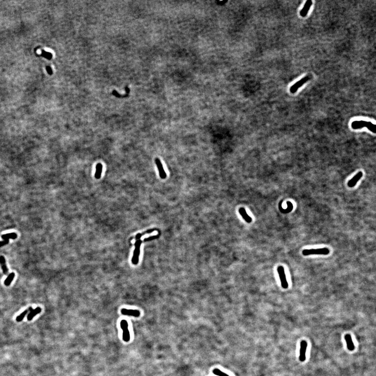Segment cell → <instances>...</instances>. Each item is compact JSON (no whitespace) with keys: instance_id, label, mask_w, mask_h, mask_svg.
<instances>
[{"instance_id":"cell-22","label":"cell","mask_w":376,"mask_h":376,"mask_svg":"<svg viewBox=\"0 0 376 376\" xmlns=\"http://www.w3.org/2000/svg\"><path fill=\"white\" fill-rule=\"evenodd\" d=\"M158 237V236H151V237H149L147 238H145V239H144V241H150V240H153V239H156V238H157Z\"/></svg>"},{"instance_id":"cell-12","label":"cell","mask_w":376,"mask_h":376,"mask_svg":"<svg viewBox=\"0 0 376 376\" xmlns=\"http://www.w3.org/2000/svg\"><path fill=\"white\" fill-rule=\"evenodd\" d=\"M312 4H313V2L311 1H307V2L305 3L303 9L300 12V15L301 16H302L303 18H305L307 16L309 10H310Z\"/></svg>"},{"instance_id":"cell-4","label":"cell","mask_w":376,"mask_h":376,"mask_svg":"<svg viewBox=\"0 0 376 376\" xmlns=\"http://www.w3.org/2000/svg\"><path fill=\"white\" fill-rule=\"evenodd\" d=\"M278 272L280 278L281 285L282 288L284 289H287L288 288V283L286 279L285 269L283 266H278Z\"/></svg>"},{"instance_id":"cell-13","label":"cell","mask_w":376,"mask_h":376,"mask_svg":"<svg viewBox=\"0 0 376 376\" xmlns=\"http://www.w3.org/2000/svg\"><path fill=\"white\" fill-rule=\"evenodd\" d=\"M239 213H240V214L241 215V216H242V217H243V218L244 219V220H246L247 223H250L252 222V218H251V217H250V216L248 215L247 212H246V211L245 210V208H243V207H241V208H239Z\"/></svg>"},{"instance_id":"cell-24","label":"cell","mask_w":376,"mask_h":376,"mask_svg":"<svg viewBox=\"0 0 376 376\" xmlns=\"http://www.w3.org/2000/svg\"><path fill=\"white\" fill-rule=\"evenodd\" d=\"M46 69L47 71V72H48V73L49 74H50V75H52V73H53V72H52V69H51V68L50 66H47L46 67Z\"/></svg>"},{"instance_id":"cell-17","label":"cell","mask_w":376,"mask_h":376,"mask_svg":"<svg viewBox=\"0 0 376 376\" xmlns=\"http://www.w3.org/2000/svg\"><path fill=\"white\" fill-rule=\"evenodd\" d=\"M32 310H33V308H32V307H29V308L27 309V310H26L24 311V312L21 313V314L19 315L17 317V318L16 319V320L18 322H20V321H21L23 320V319L24 318V317H25V316L27 314V313H29V312H30V311H31Z\"/></svg>"},{"instance_id":"cell-20","label":"cell","mask_w":376,"mask_h":376,"mask_svg":"<svg viewBox=\"0 0 376 376\" xmlns=\"http://www.w3.org/2000/svg\"><path fill=\"white\" fill-rule=\"evenodd\" d=\"M41 56H43V57H44V58H46V59H49V60H50V59H52V53H50V52H47V51H44V50H41Z\"/></svg>"},{"instance_id":"cell-9","label":"cell","mask_w":376,"mask_h":376,"mask_svg":"<svg viewBox=\"0 0 376 376\" xmlns=\"http://www.w3.org/2000/svg\"><path fill=\"white\" fill-rule=\"evenodd\" d=\"M122 314L125 316H128L134 317H139L140 316V311L137 310H132V309H127L126 308L122 309L121 311Z\"/></svg>"},{"instance_id":"cell-16","label":"cell","mask_w":376,"mask_h":376,"mask_svg":"<svg viewBox=\"0 0 376 376\" xmlns=\"http://www.w3.org/2000/svg\"><path fill=\"white\" fill-rule=\"evenodd\" d=\"M41 311V309L40 307H37L35 309V310L31 311V312L29 313L28 316H27V319L29 321H31L34 317L36 316L37 314H38Z\"/></svg>"},{"instance_id":"cell-11","label":"cell","mask_w":376,"mask_h":376,"mask_svg":"<svg viewBox=\"0 0 376 376\" xmlns=\"http://www.w3.org/2000/svg\"><path fill=\"white\" fill-rule=\"evenodd\" d=\"M363 172H359L358 173L355 175L354 177L350 180L348 183L347 185L349 188L354 187L357 183V182H358L359 180L361 179V178L363 177Z\"/></svg>"},{"instance_id":"cell-6","label":"cell","mask_w":376,"mask_h":376,"mask_svg":"<svg viewBox=\"0 0 376 376\" xmlns=\"http://www.w3.org/2000/svg\"><path fill=\"white\" fill-rule=\"evenodd\" d=\"M311 79V75H308L303 78L302 79H301L299 81L297 82V83H295L294 85H293L290 88L291 92L293 94L296 93L300 87H301L304 84L309 81Z\"/></svg>"},{"instance_id":"cell-21","label":"cell","mask_w":376,"mask_h":376,"mask_svg":"<svg viewBox=\"0 0 376 376\" xmlns=\"http://www.w3.org/2000/svg\"><path fill=\"white\" fill-rule=\"evenodd\" d=\"M213 373L214 374L218 376H230L229 375H228L227 374H225V373L223 372L221 370H220V369H214V370H213Z\"/></svg>"},{"instance_id":"cell-5","label":"cell","mask_w":376,"mask_h":376,"mask_svg":"<svg viewBox=\"0 0 376 376\" xmlns=\"http://www.w3.org/2000/svg\"><path fill=\"white\" fill-rule=\"evenodd\" d=\"M120 326L123 330V339L125 342H128L130 340V334L128 329V323L127 321L122 320L120 322Z\"/></svg>"},{"instance_id":"cell-18","label":"cell","mask_w":376,"mask_h":376,"mask_svg":"<svg viewBox=\"0 0 376 376\" xmlns=\"http://www.w3.org/2000/svg\"><path fill=\"white\" fill-rule=\"evenodd\" d=\"M18 237V235L15 233H8L2 236V238L4 240H9L10 239H15Z\"/></svg>"},{"instance_id":"cell-23","label":"cell","mask_w":376,"mask_h":376,"mask_svg":"<svg viewBox=\"0 0 376 376\" xmlns=\"http://www.w3.org/2000/svg\"><path fill=\"white\" fill-rule=\"evenodd\" d=\"M8 243H9V240H4L3 241H0V247L8 245Z\"/></svg>"},{"instance_id":"cell-19","label":"cell","mask_w":376,"mask_h":376,"mask_svg":"<svg viewBox=\"0 0 376 376\" xmlns=\"http://www.w3.org/2000/svg\"><path fill=\"white\" fill-rule=\"evenodd\" d=\"M14 277H15V273H11L8 276V277L6 278V280H5L4 284L5 285L7 286L10 285L11 283L13 281Z\"/></svg>"},{"instance_id":"cell-10","label":"cell","mask_w":376,"mask_h":376,"mask_svg":"<svg viewBox=\"0 0 376 376\" xmlns=\"http://www.w3.org/2000/svg\"><path fill=\"white\" fill-rule=\"evenodd\" d=\"M344 339H345V342L347 345V349H349V351H354L355 349V346L353 343L352 336L349 334H345Z\"/></svg>"},{"instance_id":"cell-15","label":"cell","mask_w":376,"mask_h":376,"mask_svg":"<svg viewBox=\"0 0 376 376\" xmlns=\"http://www.w3.org/2000/svg\"><path fill=\"white\" fill-rule=\"evenodd\" d=\"M0 264L2 267V269L3 270V272L4 274H7L8 272V270L7 268L6 264V261L5 259L3 256H0Z\"/></svg>"},{"instance_id":"cell-3","label":"cell","mask_w":376,"mask_h":376,"mask_svg":"<svg viewBox=\"0 0 376 376\" xmlns=\"http://www.w3.org/2000/svg\"><path fill=\"white\" fill-rule=\"evenodd\" d=\"M142 244L141 239L136 240L135 243V249L133 252V257L132 258V262L134 265H137L139 262V257L140 255V248Z\"/></svg>"},{"instance_id":"cell-14","label":"cell","mask_w":376,"mask_h":376,"mask_svg":"<svg viewBox=\"0 0 376 376\" xmlns=\"http://www.w3.org/2000/svg\"><path fill=\"white\" fill-rule=\"evenodd\" d=\"M102 167L103 166L101 163L97 164L96 166V172L95 174V177L96 179H99L101 178V175L102 174Z\"/></svg>"},{"instance_id":"cell-1","label":"cell","mask_w":376,"mask_h":376,"mask_svg":"<svg viewBox=\"0 0 376 376\" xmlns=\"http://www.w3.org/2000/svg\"><path fill=\"white\" fill-rule=\"evenodd\" d=\"M351 127L353 129L357 130L362 129L364 127L368 128L370 131L374 133H376V125L372 124L371 122L365 121H355L353 122L351 124Z\"/></svg>"},{"instance_id":"cell-8","label":"cell","mask_w":376,"mask_h":376,"mask_svg":"<svg viewBox=\"0 0 376 376\" xmlns=\"http://www.w3.org/2000/svg\"><path fill=\"white\" fill-rule=\"evenodd\" d=\"M155 162L157 167V169H158L160 177L162 179H166V177H167V175H166V172H165V170H164L163 166H162V163L161 162L160 159L158 158H156L155 159Z\"/></svg>"},{"instance_id":"cell-7","label":"cell","mask_w":376,"mask_h":376,"mask_svg":"<svg viewBox=\"0 0 376 376\" xmlns=\"http://www.w3.org/2000/svg\"><path fill=\"white\" fill-rule=\"evenodd\" d=\"M307 342L305 340L301 341L300 344V351H299V361L300 362H304L306 358V352H307Z\"/></svg>"},{"instance_id":"cell-2","label":"cell","mask_w":376,"mask_h":376,"mask_svg":"<svg viewBox=\"0 0 376 376\" xmlns=\"http://www.w3.org/2000/svg\"><path fill=\"white\" fill-rule=\"evenodd\" d=\"M303 255L305 256L310 255H328L330 253V250L327 248L319 249H305L303 251Z\"/></svg>"}]
</instances>
